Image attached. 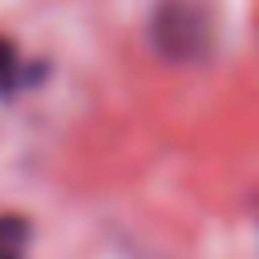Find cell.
<instances>
[{"instance_id":"1","label":"cell","mask_w":259,"mask_h":259,"mask_svg":"<svg viewBox=\"0 0 259 259\" xmlns=\"http://www.w3.org/2000/svg\"><path fill=\"white\" fill-rule=\"evenodd\" d=\"M28 219H16V214H0V259H24L28 255Z\"/></svg>"},{"instance_id":"2","label":"cell","mask_w":259,"mask_h":259,"mask_svg":"<svg viewBox=\"0 0 259 259\" xmlns=\"http://www.w3.org/2000/svg\"><path fill=\"white\" fill-rule=\"evenodd\" d=\"M28 77H36V69L28 73L24 65H20V57H16V49L0 36V97H12Z\"/></svg>"}]
</instances>
